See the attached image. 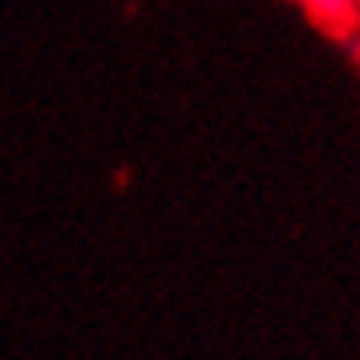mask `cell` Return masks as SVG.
<instances>
[{
	"label": "cell",
	"instance_id": "cell-1",
	"mask_svg": "<svg viewBox=\"0 0 360 360\" xmlns=\"http://www.w3.org/2000/svg\"><path fill=\"white\" fill-rule=\"evenodd\" d=\"M308 8V17L316 25H324L332 33H344L356 25V0H300Z\"/></svg>",
	"mask_w": 360,
	"mask_h": 360
}]
</instances>
